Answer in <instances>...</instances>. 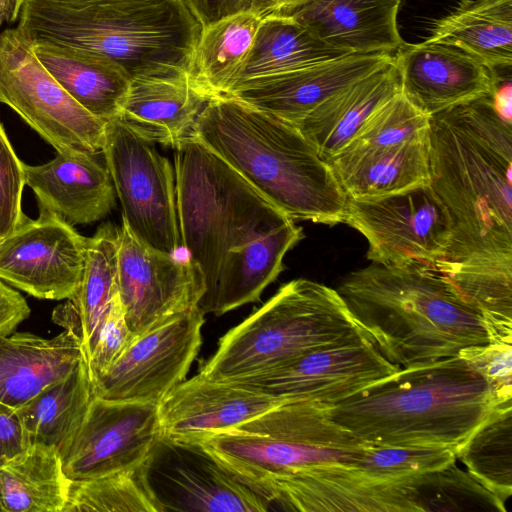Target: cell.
Instances as JSON below:
<instances>
[{
	"label": "cell",
	"instance_id": "cell-48",
	"mask_svg": "<svg viewBox=\"0 0 512 512\" xmlns=\"http://www.w3.org/2000/svg\"><path fill=\"white\" fill-rule=\"evenodd\" d=\"M275 1L277 2L278 7H281V6L297 4V3H300L305 0H275Z\"/></svg>",
	"mask_w": 512,
	"mask_h": 512
},
{
	"label": "cell",
	"instance_id": "cell-31",
	"mask_svg": "<svg viewBox=\"0 0 512 512\" xmlns=\"http://www.w3.org/2000/svg\"><path fill=\"white\" fill-rule=\"evenodd\" d=\"M93 397L92 380L83 359L65 378L15 409L28 446H51L61 454L79 431Z\"/></svg>",
	"mask_w": 512,
	"mask_h": 512
},
{
	"label": "cell",
	"instance_id": "cell-18",
	"mask_svg": "<svg viewBox=\"0 0 512 512\" xmlns=\"http://www.w3.org/2000/svg\"><path fill=\"white\" fill-rule=\"evenodd\" d=\"M285 401L200 372L173 387L158 403L162 441L193 445L236 427Z\"/></svg>",
	"mask_w": 512,
	"mask_h": 512
},
{
	"label": "cell",
	"instance_id": "cell-37",
	"mask_svg": "<svg viewBox=\"0 0 512 512\" xmlns=\"http://www.w3.org/2000/svg\"><path fill=\"white\" fill-rule=\"evenodd\" d=\"M423 512L428 511H499L505 503L482 486L455 462L447 467L412 477Z\"/></svg>",
	"mask_w": 512,
	"mask_h": 512
},
{
	"label": "cell",
	"instance_id": "cell-38",
	"mask_svg": "<svg viewBox=\"0 0 512 512\" xmlns=\"http://www.w3.org/2000/svg\"><path fill=\"white\" fill-rule=\"evenodd\" d=\"M428 132L429 116L419 111L399 91L370 115L356 136L340 152L394 146Z\"/></svg>",
	"mask_w": 512,
	"mask_h": 512
},
{
	"label": "cell",
	"instance_id": "cell-34",
	"mask_svg": "<svg viewBox=\"0 0 512 512\" xmlns=\"http://www.w3.org/2000/svg\"><path fill=\"white\" fill-rule=\"evenodd\" d=\"M262 18L254 13H240L202 29L188 69L189 83L194 90L207 99L229 91Z\"/></svg>",
	"mask_w": 512,
	"mask_h": 512
},
{
	"label": "cell",
	"instance_id": "cell-42",
	"mask_svg": "<svg viewBox=\"0 0 512 512\" xmlns=\"http://www.w3.org/2000/svg\"><path fill=\"white\" fill-rule=\"evenodd\" d=\"M129 328L119 295L100 324L87 359L91 380L104 373L136 338Z\"/></svg>",
	"mask_w": 512,
	"mask_h": 512
},
{
	"label": "cell",
	"instance_id": "cell-36",
	"mask_svg": "<svg viewBox=\"0 0 512 512\" xmlns=\"http://www.w3.org/2000/svg\"><path fill=\"white\" fill-rule=\"evenodd\" d=\"M151 462L129 470L71 481L64 512L164 511L150 482Z\"/></svg>",
	"mask_w": 512,
	"mask_h": 512
},
{
	"label": "cell",
	"instance_id": "cell-41",
	"mask_svg": "<svg viewBox=\"0 0 512 512\" xmlns=\"http://www.w3.org/2000/svg\"><path fill=\"white\" fill-rule=\"evenodd\" d=\"M24 185L23 162L14 152L0 123V239L26 218L21 207Z\"/></svg>",
	"mask_w": 512,
	"mask_h": 512
},
{
	"label": "cell",
	"instance_id": "cell-21",
	"mask_svg": "<svg viewBox=\"0 0 512 512\" xmlns=\"http://www.w3.org/2000/svg\"><path fill=\"white\" fill-rule=\"evenodd\" d=\"M405 0H305L273 13L293 18L326 44L354 54L394 55L403 40L398 13Z\"/></svg>",
	"mask_w": 512,
	"mask_h": 512
},
{
	"label": "cell",
	"instance_id": "cell-2",
	"mask_svg": "<svg viewBox=\"0 0 512 512\" xmlns=\"http://www.w3.org/2000/svg\"><path fill=\"white\" fill-rule=\"evenodd\" d=\"M174 150L181 247L205 283L199 307L219 316L258 301L301 227L197 139Z\"/></svg>",
	"mask_w": 512,
	"mask_h": 512
},
{
	"label": "cell",
	"instance_id": "cell-44",
	"mask_svg": "<svg viewBox=\"0 0 512 512\" xmlns=\"http://www.w3.org/2000/svg\"><path fill=\"white\" fill-rule=\"evenodd\" d=\"M28 446L15 409L0 403V465Z\"/></svg>",
	"mask_w": 512,
	"mask_h": 512
},
{
	"label": "cell",
	"instance_id": "cell-14",
	"mask_svg": "<svg viewBox=\"0 0 512 512\" xmlns=\"http://www.w3.org/2000/svg\"><path fill=\"white\" fill-rule=\"evenodd\" d=\"M117 282L126 321L135 335L199 306L205 293L203 275L189 257L181 259L146 245L123 220Z\"/></svg>",
	"mask_w": 512,
	"mask_h": 512
},
{
	"label": "cell",
	"instance_id": "cell-46",
	"mask_svg": "<svg viewBox=\"0 0 512 512\" xmlns=\"http://www.w3.org/2000/svg\"><path fill=\"white\" fill-rule=\"evenodd\" d=\"M25 0H0L3 20L14 22L20 15Z\"/></svg>",
	"mask_w": 512,
	"mask_h": 512
},
{
	"label": "cell",
	"instance_id": "cell-29",
	"mask_svg": "<svg viewBox=\"0 0 512 512\" xmlns=\"http://www.w3.org/2000/svg\"><path fill=\"white\" fill-rule=\"evenodd\" d=\"M423 42L457 48L492 70L512 66V0H458Z\"/></svg>",
	"mask_w": 512,
	"mask_h": 512
},
{
	"label": "cell",
	"instance_id": "cell-43",
	"mask_svg": "<svg viewBox=\"0 0 512 512\" xmlns=\"http://www.w3.org/2000/svg\"><path fill=\"white\" fill-rule=\"evenodd\" d=\"M202 29L232 15L254 13L266 16L273 13L275 0H184Z\"/></svg>",
	"mask_w": 512,
	"mask_h": 512
},
{
	"label": "cell",
	"instance_id": "cell-4",
	"mask_svg": "<svg viewBox=\"0 0 512 512\" xmlns=\"http://www.w3.org/2000/svg\"><path fill=\"white\" fill-rule=\"evenodd\" d=\"M191 136L292 220L343 223L347 196L295 125L220 95L207 101Z\"/></svg>",
	"mask_w": 512,
	"mask_h": 512
},
{
	"label": "cell",
	"instance_id": "cell-13",
	"mask_svg": "<svg viewBox=\"0 0 512 512\" xmlns=\"http://www.w3.org/2000/svg\"><path fill=\"white\" fill-rule=\"evenodd\" d=\"M199 306L137 335L104 373L92 379L94 395L115 401H159L182 382L202 343Z\"/></svg>",
	"mask_w": 512,
	"mask_h": 512
},
{
	"label": "cell",
	"instance_id": "cell-16",
	"mask_svg": "<svg viewBox=\"0 0 512 512\" xmlns=\"http://www.w3.org/2000/svg\"><path fill=\"white\" fill-rule=\"evenodd\" d=\"M0 240V280L40 299H71L78 292L87 238L57 214L39 207Z\"/></svg>",
	"mask_w": 512,
	"mask_h": 512
},
{
	"label": "cell",
	"instance_id": "cell-32",
	"mask_svg": "<svg viewBox=\"0 0 512 512\" xmlns=\"http://www.w3.org/2000/svg\"><path fill=\"white\" fill-rule=\"evenodd\" d=\"M70 482L55 448L29 445L0 465V512H64Z\"/></svg>",
	"mask_w": 512,
	"mask_h": 512
},
{
	"label": "cell",
	"instance_id": "cell-20",
	"mask_svg": "<svg viewBox=\"0 0 512 512\" xmlns=\"http://www.w3.org/2000/svg\"><path fill=\"white\" fill-rule=\"evenodd\" d=\"M401 92L427 116L493 96L498 72L463 51L440 44L404 45L394 54Z\"/></svg>",
	"mask_w": 512,
	"mask_h": 512
},
{
	"label": "cell",
	"instance_id": "cell-3",
	"mask_svg": "<svg viewBox=\"0 0 512 512\" xmlns=\"http://www.w3.org/2000/svg\"><path fill=\"white\" fill-rule=\"evenodd\" d=\"M377 350L399 368L489 343L481 315L433 265L371 263L337 289Z\"/></svg>",
	"mask_w": 512,
	"mask_h": 512
},
{
	"label": "cell",
	"instance_id": "cell-12",
	"mask_svg": "<svg viewBox=\"0 0 512 512\" xmlns=\"http://www.w3.org/2000/svg\"><path fill=\"white\" fill-rule=\"evenodd\" d=\"M389 362L366 336L323 346L267 371L228 380L283 401L335 405L395 374Z\"/></svg>",
	"mask_w": 512,
	"mask_h": 512
},
{
	"label": "cell",
	"instance_id": "cell-9",
	"mask_svg": "<svg viewBox=\"0 0 512 512\" xmlns=\"http://www.w3.org/2000/svg\"><path fill=\"white\" fill-rule=\"evenodd\" d=\"M0 102L57 152L102 153L106 121L84 109L60 86L17 28L0 34Z\"/></svg>",
	"mask_w": 512,
	"mask_h": 512
},
{
	"label": "cell",
	"instance_id": "cell-45",
	"mask_svg": "<svg viewBox=\"0 0 512 512\" xmlns=\"http://www.w3.org/2000/svg\"><path fill=\"white\" fill-rule=\"evenodd\" d=\"M29 315L30 308L22 295L0 280V334L12 332Z\"/></svg>",
	"mask_w": 512,
	"mask_h": 512
},
{
	"label": "cell",
	"instance_id": "cell-35",
	"mask_svg": "<svg viewBox=\"0 0 512 512\" xmlns=\"http://www.w3.org/2000/svg\"><path fill=\"white\" fill-rule=\"evenodd\" d=\"M456 458L505 503L512 494V403L494 406L458 448Z\"/></svg>",
	"mask_w": 512,
	"mask_h": 512
},
{
	"label": "cell",
	"instance_id": "cell-24",
	"mask_svg": "<svg viewBox=\"0 0 512 512\" xmlns=\"http://www.w3.org/2000/svg\"><path fill=\"white\" fill-rule=\"evenodd\" d=\"M208 100L191 87L188 73L135 77L117 117L144 138L176 148L191 136Z\"/></svg>",
	"mask_w": 512,
	"mask_h": 512
},
{
	"label": "cell",
	"instance_id": "cell-5",
	"mask_svg": "<svg viewBox=\"0 0 512 512\" xmlns=\"http://www.w3.org/2000/svg\"><path fill=\"white\" fill-rule=\"evenodd\" d=\"M496 406L485 380L459 356L400 368L330 406L332 419L377 445L458 450Z\"/></svg>",
	"mask_w": 512,
	"mask_h": 512
},
{
	"label": "cell",
	"instance_id": "cell-40",
	"mask_svg": "<svg viewBox=\"0 0 512 512\" xmlns=\"http://www.w3.org/2000/svg\"><path fill=\"white\" fill-rule=\"evenodd\" d=\"M487 383L496 405L512 402V344L469 346L458 355Z\"/></svg>",
	"mask_w": 512,
	"mask_h": 512
},
{
	"label": "cell",
	"instance_id": "cell-22",
	"mask_svg": "<svg viewBox=\"0 0 512 512\" xmlns=\"http://www.w3.org/2000/svg\"><path fill=\"white\" fill-rule=\"evenodd\" d=\"M97 154H63L42 165L23 163L24 181L43 207L67 223L96 222L115 207V189Z\"/></svg>",
	"mask_w": 512,
	"mask_h": 512
},
{
	"label": "cell",
	"instance_id": "cell-17",
	"mask_svg": "<svg viewBox=\"0 0 512 512\" xmlns=\"http://www.w3.org/2000/svg\"><path fill=\"white\" fill-rule=\"evenodd\" d=\"M267 499L302 512H423L412 477L377 478L351 463L304 469L279 482Z\"/></svg>",
	"mask_w": 512,
	"mask_h": 512
},
{
	"label": "cell",
	"instance_id": "cell-47",
	"mask_svg": "<svg viewBox=\"0 0 512 512\" xmlns=\"http://www.w3.org/2000/svg\"><path fill=\"white\" fill-rule=\"evenodd\" d=\"M56 2L70 3V4H87L93 2L115 1V0H52Z\"/></svg>",
	"mask_w": 512,
	"mask_h": 512
},
{
	"label": "cell",
	"instance_id": "cell-1",
	"mask_svg": "<svg viewBox=\"0 0 512 512\" xmlns=\"http://www.w3.org/2000/svg\"><path fill=\"white\" fill-rule=\"evenodd\" d=\"M493 96L429 117L430 185L451 224L435 266L482 317L489 342L512 343V128Z\"/></svg>",
	"mask_w": 512,
	"mask_h": 512
},
{
	"label": "cell",
	"instance_id": "cell-39",
	"mask_svg": "<svg viewBox=\"0 0 512 512\" xmlns=\"http://www.w3.org/2000/svg\"><path fill=\"white\" fill-rule=\"evenodd\" d=\"M456 459L455 450L447 447L368 443L352 464L370 476L396 480L441 470Z\"/></svg>",
	"mask_w": 512,
	"mask_h": 512
},
{
	"label": "cell",
	"instance_id": "cell-33",
	"mask_svg": "<svg viewBox=\"0 0 512 512\" xmlns=\"http://www.w3.org/2000/svg\"><path fill=\"white\" fill-rule=\"evenodd\" d=\"M346 54L350 53L326 44L293 18L271 13L262 18L233 86L250 79L294 71Z\"/></svg>",
	"mask_w": 512,
	"mask_h": 512
},
{
	"label": "cell",
	"instance_id": "cell-49",
	"mask_svg": "<svg viewBox=\"0 0 512 512\" xmlns=\"http://www.w3.org/2000/svg\"><path fill=\"white\" fill-rule=\"evenodd\" d=\"M3 22H4V20H3L2 12H1V8H0V27H1Z\"/></svg>",
	"mask_w": 512,
	"mask_h": 512
},
{
	"label": "cell",
	"instance_id": "cell-27",
	"mask_svg": "<svg viewBox=\"0 0 512 512\" xmlns=\"http://www.w3.org/2000/svg\"><path fill=\"white\" fill-rule=\"evenodd\" d=\"M119 229L112 223L99 226L87 238L85 263L76 295L53 312V321L80 342L87 361L100 324L118 292Z\"/></svg>",
	"mask_w": 512,
	"mask_h": 512
},
{
	"label": "cell",
	"instance_id": "cell-23",
	"mask_svg": "<svg viewBox=\"0 0 512 512\" xmlns=\"http://www.w3.org/2000/svg\"><path fill=\"white\" fill-rule=\"evenodd\" d=\"M83 359L79 340L66 330L53 338L29 332L0 334V403L21 407Z\"/></svg>",
	"mask_w": 512,
	"mask_h": 512
},
{
	"label": "cell",
	"instance_id": "cell-25",
	"mask_svg": "<svg viewBox=\"0 0 512 512\" xmlns=\"http://www.w3.org/2000/svg\"><path fill=\"white\" fill-rule=\"evenodd\" d=\"M399 91L400 74L393 60L333 94L293 125L327 162L350 143L381 104Z\"/></svg>",
	"mask_w": 512,
	"mask_h": 512
},
{
	"label": "cell",
	"instance_id": "cell-8",
	"mask_svg": "<svg viewBox=\"0 0 512 512\" xmlns=\"http://www.w3.org/2000/svg\"><path fill=\"white\" fill-rule=\"evenodd\" d=\"M362 336L366 334L337 290L299 278L281 286L229 330L199 372L217 380L241 379L314 349Z\"/></svg>",
	"mask_w": 512,
	"mask_h": 512
},
{
	"label": "cell",
	"instance_id": "cell-6",
	"mask_svg": "<svg viewBox=\"0 0 512 512\" xmlns=\"http://www.w3.org/2000/svg\"><path fill=\"white\" fill-rule=\"evenodd\" d=\"M19 16L28 42L103 55L131 78L188 73L202 32L184 0H25Z\"/></svg>",
	"mask_w": 512,
	"mask_h": 512
},
{
	"label": "cell",
	"instance_id": "cell-10",
	"mask_svg": "<svg viewBox=\"0 0 512 512\" xmlns=\"http://www.w3.org/2000/svg\"><path fill=\"white\" fill-rule=\"evenodd\" d=\"M102 154L121 203L122 220L146 245L176 254L181 239L170 161L154 142L119 117L106 121Z\"/></svg>",
	"mask_w": 512,
	"mask_h": 512
},
{
	"label": "cell",
	"instance_id": "cell-11",
	"mask_svg": "<svg viewBox=\"0 0 512 512\" xmlns=\"http://www.w3.org/2000/svg\"><path fill=\"white\" fill-rule=\"evenodd\" d=\"M343 223L365 237L367 258L386 266H436L451 238L448 213L430 183L380 197H347Z\"/></svg>",
	"mask_w": 512,
	"mask_h": 512
},
{
	"label": "cell",
	"instance_id": "cell-50",
	"mask_svg": "<svg viewBox=\"0 0 512 512\" xmlns=\"http://www.w3.org/2000/svg\"><path fill=\"white\" fill-rule=\"evenodd\" d=\"M1 240V239H0Z\"/></svg>",
	"mask_w": 512,
	"mask_h": 512
},
{
	"label": "cell",
	"instance_id": "cell-7",
	"mask_svg": "<svg viewBox=\"0 0 512 512\" xmlns=\"http://www.w3.org/2000/svg\"><path fill=\"white\" fill-rule=\"evenodd\" d=\"M193 445L268 500L287 477L317 465L352 464L368 443L335 422L329 405L286 401Z\"/></svg>",
	"mask_w": 512,
	"mask_h": 512
},
{
	"label": "cell",
	"instance_id": "cell-30",
	"mask_svg": "<svg viewBox=\"0 0 512 512\" xmlns=\"http://www.w3.org/2000/svg\"><path fill=\"white\" fill-rule=\"evenodd\" d=\"M170 445L175 450L176 460L166 477L175 494L180 496L174 510H268V500L221 467L197 445Z\"/></svg>",
	"mask_w": 512,
	"mask_h": 512
},
{
	"label": "cell",
	"instance_id": "cell-28",
	"mask_svg": "<svg viewBox=\"0 0 512 512\" xmlns=\"http://www.w3.org/2000/svg\"><path fill=\"white\" fill-rule=\"evenodd\" d=\"M30 44L42 65L84 109L103 121L119 115L131 77L118 63L83 49Z\"/></svg>",
	"mask_w": 512,
	"mask_h": 512
},
{
	"label": "cell",
	"instance_id": "cell-19",
	"mask_svg": "<svg viewBox=\"0 0 512 512\" xmlns=\"http://www.w3.org/2000/svg\"><path fill=\"white\" fill-rule=\"evenodd\" d=\"M394 60L388 53L346 54L294 71L250 79L223 94L291 124L324 100Z\"/></svg>",
	"mask_w": 512,
	"mask_h": 512
},
{
	"label": "cell",
	"instance_id": "cell-15",
	"mask_svg": "<svg viewBox=\"0 0 512 512\" xmlns=\"http://www.w3.org/2000/svg\"><path fill=\"white\" fill-rule=\"evenodd\" d=\"M161 440L158 403L94 395L79 431L60 454L63 470L79 481L133 469L152 461Z\"/></svg>",
	"mask_w": 512,
	"mask_h": 512
},
{
	"label": "cell",
	"instance_id": "cell-26",
	"mask_svg": "<svg viewBox=\"0 0 512 512\" xmlns=\"http://www.w3.org/2000/svg\"><path fill=\"white\" fill-rule=\"evenodd\" d=\"M349 198H374L430 183L429 132L402 144L340 152L327 161Z\"/></svg>",
	"mask_w": 512,
	"mask_h": 512
}]
</instances>
